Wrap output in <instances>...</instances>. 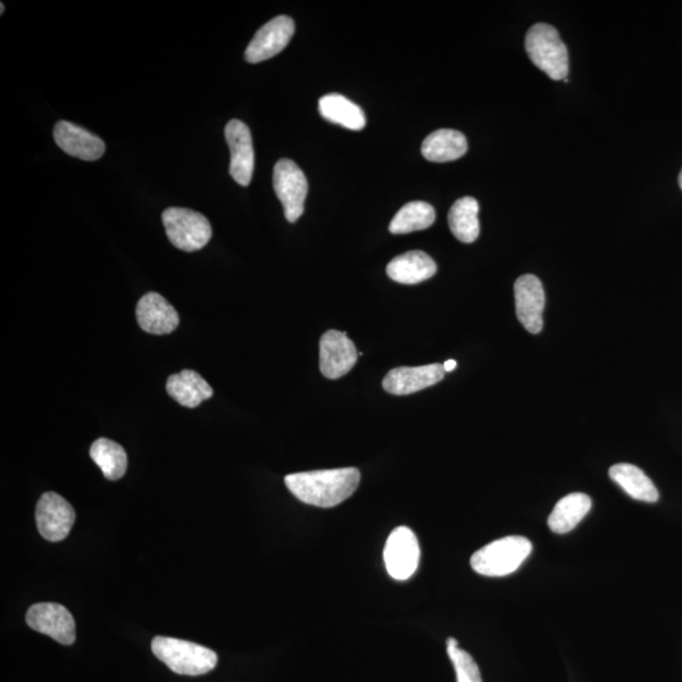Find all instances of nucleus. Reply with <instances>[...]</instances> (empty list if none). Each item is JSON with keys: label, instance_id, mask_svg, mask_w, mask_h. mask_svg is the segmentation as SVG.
<instances>
[{"label": "nucleus", "instance_id": "nucleus-1", "mask_svg": "<svg viewBox=\"0 0 682 682\" xmlns=\"http://www.w3.org/2000/svg\"><path fill=\"white\" fill-rule=\"evenodd\" d=\"M285 484L299 501L331 509L351 498L361 484V471L356 468L315 470L289 474Z\"/></svg>", "mask_w": 682, "mask_h": 682}, {"label": "nucleus", "instance_id": "nucleus-2", "mask_svg": "<svg viewBox=\"0 0 682 682\" xmlns=\"http://www.w3.org/2000/svg\"><path fill=\"white\" fill-rule=\"evenodd\" d=\"M152 651L158 660L179 675H204L218 663V655L209 648L178 638L156 637Z\"/></svg>", "mask_w": 682, "mask_h": 682}, {"label": "nucleus", "instance_id": "nucleus-3", "mask_svg": "<svg viewBox=\"0 0 682 682\" xmlns=\"http://www.w3.org/2000/svg\"><path fill=\"white\" fill-rule=\"evenodd\" d=\"M532 553L531 541L523 536H507L481 547L474 554L470 565L485 577H507L519 570Z\"/></svg>", "mask_w": 682, "mask_h": 682}, {"label": "nucleus", "instance_id": "nucleus-4", "mask_svg": "<svg viewBox=\"0 0 682 682\" xmlns=\"http://www.w3.org/2000/svg\"><path fill=\"white\" fill-rule=\"evenodd\" d=\"M526 52L531 61L553 80H565L569 75V53L556 29L547 23L532 26L526 36Z\"/></svg>", "mask_w": 682, "mask_h": 682}, {"label": "nucleus", "instance_id": "nucleus-5", "mask_svg": "<svg viewBox=\"0 0 682 682\" xmlns=\"http://www.w3.org/2000/svg\"><path fill=\"white\" fill-rule=\"evenodd\" d=\"M162 221L170 242L185 252H196L211 242L213 230L203 214L184 207H169Z\"/></svg>", "mask_w": 682, "mask_h": 682}, {"label": "nucleus", "instance_id": "nucleus-6", "mask_svg": "<svg viewBox=\"0 0 682 682\" xmlns=\"http://www.w3.org/2000/svg\"><path fill=\"white\" fill-rule=\"evenodd\" d=\"M273 189L284 205L287 221L296 223L305 212L309 182L298 166L287 158L280 160L273 170Z\"/></svg>", "mask_w": 682, "mask_h": 682}, {"label": "nucleus", "instance_id": "nucleus-7", "mask_svg": "<svg viewBox=\"0 0 682 682\" xmlns=\"http://www.w3.org/2000/svg\"><path fill=\"white\" fill-rule=\"evenodd\" d=\"M419 539L409 527H397L389 535L385 546V562L390 577L409 580L420 564Z\"/></svg>", "mask_w": 682, "mask_h": 682}, {"label": "nucleus", "instance_id": "nucleus-8", "mask_svg": "<svg viewBox=\"0 0 682 682\" xmlns=\"http://www.w3.org/2000/svg\"><path fill=\"white\" fill-rule=\"evenodd\" d=\"M77 514L72 505L60 495L48 492L39 498L36 522L41 536L58 543L69 536Z\"/></svg>", "mask_w": 682, "mask_h": 682}, {"label": "nucleus", "instance_id": "nucleus-9", "mask_svg": "<svg viewBox=\"0 0 682 682\" xmlns=\"http://www.w3.org/2000/svg\"><path fill=\"white\" fill-rule=\"evenodd\" d=\"M295 33V22L287 15H279L261 30L246 49V61L249 64L263 62L284 52Z\"/></svg>", "mask_w": 682, "mask_h": 682}, {"label": "nucleus", "instance_id": "nucleus-10", "mask_svg": "<svg viewBox=\"0 0 682 682\" xmlns=\"http://www.w3.org/2000/svg\"><path fill=\"white\" fill-rule=\"evenodd\" d=\"M356 348L346 332L328 330L320 339V371L323 377L339 379L351 372L357 361Z\"/></svg>", "mask_w": 682, "mask_h": 682}, {"label": "nucleus", "instance_id": "nucleus-11", "mask_svg": "<svg viewBox=\"0 0 682 682\" xmlns=\"http://www.w3.org/2000/svg\"><path fill=\"white\" fill-rule=\"evenodd\" d=\"M26 621L32 629L54 638L58 644L70 646L77 638L72 615L61 604L38 603L32 605L27 612Z\"/></svg>", "mask_w": 682, "mask_h": 682}, {"label": "nucleus", "instance_id": "nucleus-12", "mask_svg": "<svg viewBox=\"0 0 682 682\" xmlns=\"http://www.w3.org/2000/svg\"><path fill=\"white\" fill-rule=\"evenodd\" d=\"M515 311L523 328L538 334L544 327L545 289L534 274L521 276L514 284Z\"/></svg>", "mask_w": 682, "mask_h": 682}, {"label": "nucleus", "instance_id": "nucleus-13", "mask_svg": "<svg viewBox=\"0 0 682 682\" xmlns=\"http://www.w3.org/2000/svg\"><path fill=\"white\" fill-rule=\"evenodd\" d=\"M226 139L230 148V177L237 184H251L254 171V148L251 130L242 121L232 120L226 127Z\"/></svg>", "mask_w": 682, "mask_h": 682}, {"label": "nucleus", "instance_id": "nucleus-14", "mask_svg": "<svg viewBox=\"0 0 682 682\" xmlns=\"http://www.w3.org/2000/svg\"><path fill=\"white\" fill-rule=\"evenodd\" d=\"M445 377L444 364H429L422 367H399L389 371L384 379L386 393L406 396L419 393L439 384Z\"/></svg>", "mask_w": 682, "mask_h": 682}, {"label": "nucleus", "instance_id": "nucleus-15", "mask_svg": "<svg viewBox=\"0 0 682 682\" xmlns=\"http://www.w3.org/2000/svg\"><path fill=\"white\" fill-rule=\"evenodd\" d=\"M54 138L64 152L82 161H96L105 152L103 139L70 122H58L54 128Z\"/></svg>", "mask_w": 682, "mask_h": 682}, {"label": "nucleus", "instance_id": "nucleus-16", "mask_svg": "<svg viewBox=\"0 0 682 682\" xmlns=\"http://www.w3.org/2000/svg\"><path fill=\"white\" fill-rule=\"evenodd\" d=\"M136 314L139 327L148 334H170L180 323L177 309L156 293H149L139 299Z\"/></svg>", "mask_w": 682, "mask_h": 682}, {"label": "nucleus", "instance_id": "nucleus-17", "mask_svg": "<svg viewBox=\"0 0 682 682\" xmlns=\"http://www.w3.org/2000/svg\"><path fill=\"white\" fill-rule=\"evenodd\" d=\"M437 265L425 252L411 251L398 255L387 265L390 280L402 285H418L435 276Z\"/></svg>", "mask_w": 682, "mask_h": 682}, {"label": "nucleus", "instance_id": "nucleus-18", "mask_svg": "<svg viewBox=\"0 0 682 682\" xmlns=\"http://www.w3.org/2000/svg\"><path fill=\"white\" fill-rule=\"evenodd\" d=\"M168 394L181 406L195 409L214 395L213 388L195 371L185 370L172 374L166 384Z\"/></svg>", "mask_w": 682, "mask_h": 682}, {"label": "nucleus", "instance_id": "nucleus-19", "mask_svg": "<svg viewBox=\"0 0 682 682\" xmlns=\"http://www.w3.org/2000/svg\"><path fill=\"white\" fill-rule=\"evenodd\" d=\"M468 151V140L463 133L454 129H439L423 140L422 156L431 162L459 160Z\"/></svg>", "mask_w": 682, "mask_h": 682}, {"label": "nucleus", "instance_id": "nucleus-20", "mask_svg": "<svg viewBox=\"0 0 682 682\" xmlns=\"http://www.w3.org/2000/svg\"><path fill=\"white\" fill-rule=\"evenodd\" d=\"M610 477L615 485H618L630 498L637 499V501L647 503L659 501V490L655 487L653 481L636 465L615 464L610 469Z\"/></svg>", "mask_w": 682, "mask_h": 682}, {"label": "nucleus", "instance_id": "nucleus-21", "mask_svg": "<svg viewBox=\"0 0 682 682\" xmlns=\"http://www.w3.org/2000/svg\"><path fill=\"white\" fill-rule=\"evenodd\" d=\"M592 510V499L584 493H571L560 499L548 518V527L557 535L568 534Z\"/></svg>", "mask_w": 682, "mask_h": 682}, {"label": "nucleus", "instance_id": "nucleus-22", "mask_svg": "<svg viewBox=\"0 0 682 682\" xmlns=\"http://www.w3.org/2000/svg\"><path fill=\"white\" fill-rule=\"evenodd\" d=\"M319 112L323 120L351 130H362L367 123L362 107L340 94L322 96L319 100Z\"/></svg>", "mask_w": 682, "mask_h": 682}, {"label": "nucleus", "instance_id": "nucleus-23", "mask_svg": "<svg viewBox=\"0 0 682 682\" xmlns=\"http://www.w3.org/2000/svg\"><path fill=\"white\" fill-rule=\"evenodd\" d=\"M479 204L476 198L465 196L456 200L448 212V227L456 239L463 243H473L479 237Z\"/></svg>", "mask_w": 682, "mask_h": 682}, {"label": "nucleus", "instance_id": "nucleus-24", "mask_svg": "<svg viewBox=\"0 0 682 682\" xmlns=\"http://www.w3.org/2000/svg\"><path fill=\"white\" fill-rule=\"evenodd\" d=\"M91 459L102 469L104 477L110 480H118L128 468L126 451L115 441L98 439L90 447Z\"/></svg>", "mask_w": 682, "mask_h": 682}, {"label": "nucleus", "instance_id": "nucleus-25", "mask_svg": "<svg viewBox=\"0 0 682 682\" xmlns=\"http://www.w3.org/2000/svg\"><path fill=\"white\" fill-rule=\"evenodd\" d=\"M434 207L423 202L406 204L389 224L393 235H409L412 231L425 230L435 223Z\"/></svg>", "mask_w": 682, "mask_h": 682}, {"label": "nucleus", "instance_id": "nucleus-26", "mask_svg": "<svg viewBox=\"0 0 682 682\" xmlns=\"http://www.w3.org/2000/svg\"><path fill=\"white\" fill-rule=\"evenodd\" d=\"M446 646L447 655L454 664L457 682H484L477 662L467 651L461 650L455 638H447Z\"/></svg>", "mask_w": 682, "mask_h": 682}, {"label": "nucleus", "instance_id": "nucleus-27", "mask_svg": "<svg viewBox=\"0 0 682 682\" xmlns=\"http://www.w3.org/2000/svg\"><path fill=\"white\" fill-rule=\"evenodd\" d=\"M456 361L451 360V361H446L444 363V370L445 372H453L456 368Z\"/></svg>", "mask_w": 682, "mask_h": 682}, {"label": "nucleus", "instance_id": "nucleus-28", "mask_svg": "<svg viewBox=\"0 0 682 682\" xmlns=\"http://www.w3.org/2000/svg\"><path fill=\"white\" fill-rule=\"evenodd\" d=\"M679 184H680V187L682 189V170H681L680 177H679Z\"/></svg>", "mask_w": 682, "mask_h": 682}, {"label": "nucleus", "instance_id": "nucleus-29", "mask_svg": "<svg viewBox=\"0 0 682 682\" xmlns=\"http://www.w3.org/2000/svg\"><path fill=\"white\" fill-rule=\"evenodd\" d=\"M0 5H2V7H0V10H2V13H3L4 12V4L2 3Z\"/></svg>", "mask_w": 682, "mask_h": 682}]
</instances>
